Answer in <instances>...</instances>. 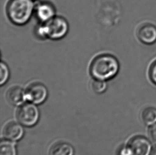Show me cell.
<instances>
[{"mask_svg":"<svg viewBox=\"0 0 156 155\" xmlns=\"http://www.w3.org/2000/svg\"><path fill=\"white\" fill-rule=\"evenodd\" d=\"M119 70L117 59L112 55H101L94 59L90 67V73L95 79L107 80L115 77Z\"/></svg>","mask_w":156,"mask_h":155,"instance_id":"1","label":"cell"},{"mask_svg":"<svg viewBox=\"0 0 156 155\" xmlns=\"http://www.w3.org/2000/svg\"><path fill=\"white\" fill-rule=\"evenodd\" d=\"M34 10L32 0H10L6 8V12L13 23L23 25L30 20Z\"/></svg>","mask_w":156,"mask_h":155,"instance_id":"2","label":"cell"},{"mask_svg":"<svg viewBox=\"0 0 156 155\" xmlns=\"http://www.w3.org/2000/svg\"><path fill=\"white\" fill-rule=\"evenodd\" d=\"M69 26L65 19L60 17H54L40 26L37 34L42 38L58 40L63 38L68 32Z\"/></svg>","mask_w":156,"mask_h":155,"instance_id":"3","label":"cell"},{"mask_svg":"<svg viewBox=\"0 0 156 155\" xmlns=\"http://www.w3.org/2000/svg\"><path fill=\"white\" fill-rule=\"evenodd\" d=\"M17 117L18 121L23 126H34L39 117L38 109L32 104H23L18 109Z\"/></svg>","mask_w":156,"mask_h":155,"instance_id":"4","label":"cell"},{"mask_svg":"<svg viewBox=\"0 0 156 155\" xmlns=\"http://www.w3.org/2000/svg\"><path fill=\"white\" fill-rule=\"evenodd\" d=\"M48 90L45 86L40 82L30 84L26 90L25 98L35 104H41L45 100Z\"/></svg>","mask_w":156,"mask_h":155,"instance_id":"5","label":"cell"},{"mask_svg":"<svg viewBox=\"0 0 156 155\" xmlns=\"http://www.w3.org/2000/svg\"><path fill=\"white\" fill-rule=\"evenodd\" d=\"M127 146L133 155H150L152 150L150 141L144 136H136L131 139Z\"/></svg>","mask_w":156,"mask_h":155,"instance_id":"6","label":"cell"},{"mask_svg":"<svg viewBox=\"0 0 156 155\" xmlns=\"http://www.w3.org/2000/svg\"><path fill=\"white\" fill-rule=\"evenodd\" d=\"M137 36L140 41L146 45H152L156 42V27L151 23L141 26L137 30Z\"/></svg>","mask_w":156,"mask_h":155,"instance_id":"7","label":"cell"},{"mask_svg":"<svg viewBox=\"0 0 156 155\" xmlns=\"http://www.w3.org/2000/svg\"><path fill=\"white\" fill-rule=\"evenodd\" d=\"M36 15L44 23L55 17V9L52 4L47 2L40 3L36 6Z\"/></svg>","mask_w":156,"mask_h":155,"instance_id":"8","label":"cell"},{"mask_svg":"<svg viewBox=\"0 0 156 155\" xmlns=\"http://www.w3.org/2000/svg\"><path fill=\"white\" fill-rule=\"evenodd\" d=\"M3 134L7 139L12 141L18 140L23 136V129L18 124L11 122L5 126Z\"/></svg>","mask_w":156,"mask_h":155,"instance_id":"9","label":"cell"},{"mask_svg":"<svg viewBox=\"0 0 156 155\" xmlns=\"http://www.w3.org/2000/svg\"><path fill=\"white\" fill-rule=\"evenodd\" d=\"M7 101L13 105H17L21 104L25 98V94L20 87L14 86L10 88L6 92Z\"/></svg>","mask_w":156,"mask_h":155,"instance_id":"10","label":"cell"},{"mask_svg":"<svg viewBox=\"0 0 156 155\" xmlns=\"http://www.w3.org/2000/svg\"><path fill=\"white\" fill-rule=\"evenodd\" d=\"M73 148L68 143L60 141L55 143L51 147L50 155H73Z\"/></svg>","mask_w":156,"mask_h":155,"instance_id":"11","label":"cell"},{"mask_svg":"<svg viewBox=\"0 0 156 155\" xmlns=\"http://www.w3.org/2000/svg\"><path fill=\"white\" fill-rule=\"evenodd\" d=\"M141 117L142 122L146 125L151 126L156 123V109L148 107L142 111Z\"/></svg>","mask_w":156,"mask_h":155,"instance_id":"12","label":"cell"},{"mask_svg":"<svg viewBox=\"0 0 156 155\" xmlns=\"http://www.w3.org/2000/svg\"><path fill=\"white\" fill-rule=\"evenodd\" d=\"M0 155H16L15 146L10 142L2 141L0 144Z\"/></svg>","mask_w":156,"mask_h":155,"instance_id":"13","label":"cell"},{"mask_svg":"<svg viewBox=\"0 0 156 155\" xmlns=\"http://www.w3.org/2000/svg\"><path fill=\"white\" fill-rule=\"evenodd\" d=\"M92 88L94 91L99 94L104 92L105 90L107 84L104 80L95 79L92 83Z\"/></svg>","mask_w":156,"mask_h":155,"instance_id":"14","label":"cell"},{"mask_svg":"<svg viewBox=\"0 0 156 155\" xmlns=\"http://www.w3.org/2000/svg\"><path fill=\"white\" fill-rule=\"evenodd\" d=\"M10 72L8 66L3 62L1 63V78L0 84L2 85L5 84L9 78Z\"/></svg>","mask_w":156,"mask_h":155,"instance_id":"15","label":"cell"},{"mask_svg":"<svg viewBox=\"0 0 156 155\" xmlns=\"http://www.w3.org/2000/svg\"><path fill=\"white\" fill-rule=\"evenodd\" d=\"M149 74L151 81L156 85V60L150 66Z\"/></svg>","mask_w":156,"mask_h":155,"instance_id":"16","label":"cell"},{"mask_svg":"<svg viewBox=\"0 0 156 155\" xmlns=\"http://www.w3.org/2000/svg\"><path fill=\"white\" fill-rule=\"evenodd\" d=\"M149 134L151 140L156 144V123L151 126L149 131Z\"/></svg>","mask_w":156,"mask_h":155,"instance_id":"17","label":"cell"},{"mask_svg":"<svg viewBox=\"0 0 156 155\" xmlns=\"http://www.w3.org/2000/svg\"><path fill=\"white\" fill-rule=\"evenodd\" d=\"M119 155H133V154L130 148L127 146L120 150Z\"/></svg>","mask_w":156,"mask_h":155,"instance_id":"18","label":"cell"},{"mask_svg":"<svg viewBox=\"0 0 156 155\" xmlns=\"http://www.w3.org/2000/svg\"><path fill=\"white\" fill-rule=\"evenodd\" d=\"M150 155H156V146L152 149Z\"/></svg>","mask_w":156,"mask_h":155,"instance_id":"19","label":"cell"}]
</instances>
